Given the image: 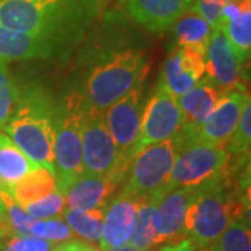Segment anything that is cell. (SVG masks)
Wrapping results in <instances>:
<instances>
[{"label": "cell", "mask_w": 251, "mask_h": 251, "mask_svg": "<svg viewBox=\"0 0 251 251\" xmlns=\"http://www.w3.org/2000/svg\"><path fill=\"white\" fill-rule=\"evenodd\" d=\"M176 155L173 138L150 145L135 153L127 175L128 180L122 193L138 198H150L165 193Z\"/></svg>", "instance_id": "obj_8"}, {"label": "cell", "mask_w": 251, "mask_h": 251, "mask_svg": "<svg viewBox=\"0 0 251 251\" xmlns=\"http://www.w3.org/2000/svg\"><path fill=\"white\" fill-rule=\"evenodd\" d=\"M18 90L11 80L7 62L0 59V130L7 125L14 112Z\"/></svg>", "instance_id": "obj_28"}, {"label": "cell", "mask_w": 251, "mask_h": 251, "mask_svg": "<svg viewBox=\"0 0 251 251\" xmlns=\"http://www.w3.org/2000/svg\"><path fill=\"white\" fill-rule=\"evenodd\" d=\"M232 168V155L225 147L196 144L176 155L166 191L198 187L225 175Z\"/></svg>", "instance_id": "obj_9"}, {"label": "cell", "mask_w": 251, "mask_h": 251, "mask_svg": "<svg viewBox=\"0 0 251 251\" xmlns=\"http://www.w3.org/2000/svg\"><path fill=\"white\" fill-rule=\"evenodd\" d=\"M246 212V200L237 194L232 168L225 175L196 187L186 215V236L208 247L224 233L232 221Z\"/></svg>", "instance_id": "obj_4"}, {"label": "cell", "mask_w": 251, "mask_h": 251, "mask_svg": "<svg viewBox=\"0 0 251 251\" xmlns=\"http://www.w3.org/2000/svg\"><path fill=\"white\" fill-rule=\"evenodd\" d=\"M103 208L80 211V209H64L63 216L73 233L92 243H99L105 218Z\"/></svg>", "instance_id": "obj_25"}, {"label": "cell", "mask_w": 251, "mask_h": 251, "mask_svg": "<svg viewBox=\"0 0 251 251\" xmlns=\"http://www.w3.org/2000/svg\"><path fill=\"white\" fill-rule=\"evenodd\" d=\"M196 187H181L166 191L155 206L152 216L156 246L173 244L186 239V215Z\"/></svg>", "instance_id": "obj_14"}, {"label": "cell", "mask_w": 251, "mask_h": 251, "mask_svg": "<svg viewBox=\"0 0 251 251\" xmlns=\"http://www.w3.org/2000/svg\"><path fill=\"white\" fill-rule=\"evenodd\" d=\"M53 244L29 234L11 233L6 236V242H0V251H50Z\"/></svg>", "instance_id": "obj_32"}, {"label": "cell", "mask_w": 251, "mask_h": 251, "mask_svg": "<svg viewBox=\"0 0 251 251\" xmlns=\"http://www.w3.org/2000/svg\"><path fill=\"white\" fill-rule=\"evenodd\" d=\"M161 251H209L208 247H202L196 242H193L191 239H183L179 243H173V244H165L161 249Z\"/></svg>", "instance_id": "obj_34"}, {"label": "cell", "mask_w": 251, "mask_h": 251, "mask_svg": "<svg viewBox=\"0 0 251 251\" xmlns=\"http://www.w3.org/2000/svg\"><path fill=\"white\" fill-rule=\"evenodd\" d=\"M35 168H38L35 162L31 161L9 135L0 131V191L10 196L11 188Z\"/></svg>", "instance_id": "obj_21"}, {"label": "cell", "mask_w": 251, "mask_h": 251, "mask_svg": "<svg viewBox=\"0 0 251 251\" xmlns=\"http://www.w3.org/2000/svg\"><path fill=\"white\" fill-rule=\"evenodd\" d=\"M184 125L177 98H175L161 82L145 103L141 117L140 135L135 143L134 155L144 148L171 140Z\"/></svg>", "instance_id": "obj_10"}, {"label": "cell", "mask_w": 251, "mask_h": 251, "mask_svg": "<svg viewBox=\"0 0 251 251\" xmlns=\"http://www.w3.org/2000/svg\"><path fill=\"white\" fill-rule=\"evenodd\" d=\"M57 190L56 176L46 168L38 166L11 188L10 196L21 206L36 201Z\"/></svg>", "instance_id": "obj_23"}, {"label": "cell", "mask_w": 251, "mask_h": 251, "mask_svg": "<svg viewBox=\"0 0 251 251\" xmlns=\"http://www.w3.org/2000/svg\"><path fill=\"white\" fill-rule=\"evenodd\" d=\"M99 0H0V27L78 45L100 13Z\"/></svg>", "instance_id": "obj_1"}, {"label": "cell", "mask_w": 251, "mask_h": 251, "mask_svg": "<svg viewBox=\"0 0 251 251\" xmlns=\"http://www.w3.org/2000/svg\"><path fill=\"white\" fill-rule=\"evenodd\" d=\"M232 0H194L193 9L197 11L201 17L212 28L216 24L218 18L224 9Z\"/></svg>", "instance_id": "obj_33"}, {"label": "cell", "mask_w": 251, "mask_h": 251, "mask_svg": "<svg viewBox=\"0 0 251 251\" xmlns=\"http://www.w3.org/2000/svg\"><path fill=\"white\" fill-rule=\"evenodd\" d=\"M75 45L52 36L10 31L0 27V59L35 60L63 59L72 53Z\"/></svg>", "instance_id": "obj_12"}, {"label": "cell", "mask_w": 251, "mask_h": 251, "mask_svg": "<svg viewBox=\"0 0 251 251\" xmlns=\"http://www.w3.org/2000/svg\"><path fill=\"white\" fill-rule=\"evenodd\" d=\"M109 251H141V250H138V249H134V247H131V246L126 244V246H123V247L113 249V250H109Z\"/></svg>", "instance_id": "obj_38"}, {"label": "cell", "mask_w": 251, "mask_h": 251, "mask_svg": "<svg viewBox=\"0 0 251 251\" xmlns=\"http://www.w3.org/2000/svg\"><path fill=\"white\" fill-rule=\"evenodd\" d=\"M243 66L221 28H211L205 53V77L224 92L243 91Z\"/></svg>", "instance_id": "obj_13"}, {"label": "cell", "mask_w": 251, "mask_h": 251, "mask_svg": "<svg viewBox=\"0 0 251 251\" xmlns=\"http://www.w3.org/2000/svg\"><path fill=\"white\" fill-rule=\"evenodd\" d=\"M247 102H250L249 92L236 90L226 92L219 105L202 125L198 127L183 125L179 133L173 137L176 153L196 144L225 147L233 135Z\"/></svg>", "instance_id": "obj_6"}, {"label": "cell", "mask_w": 251, "mask_h": 251, "mask_svg": "<svg viewBox=\"0 0 251 251\" xmlns=\"http://www.w3.org/2000/svg\"><path fill=\"white\" fill-rule=\"evenodd\" d=\"M250 138H251V106L250 102L246 103L243 109L240 120L234 130L233 135L225 145L227 152L232 156L249 158L250 155Z\"/></svg>", "instance_id": "obj_27"}, {"label": "cell", "mask_w": 251, "mask_h": 251, "mask_svg": "<svg viewBox=\"0 0 251 251\" xmlns=\"http://www.w3.org/2000/svg\"><path fill=\"white\" fill-rule=\"evenodd\" d=\"M105 1H106V0H99V3H100V6H102V4H103Z\"/></svg>", "instance_id": "obj_39"}, {"label": "cell", "mask_w": 251, "mask_h": 251, "mask_svg": "<svg viewBox=\"0 0 251 251\" xmlns=\"http://www.w3.org/2000/svg\"><path fill=\"white\" fill-rule=\"evenodd\" d=\"M85 110L87 102L78 90L66 92L54 103L53 166L59 193L82 173V126Z\"/></svg>", "instance_id": "obj_5"}, {"label": "cell", "mask_w": 251, "mask_h": 251, "mask_svg": "<svg viewBox=\"0 0 251 251\" xmlns=\"http://www.w3.org/2000/svg\"><path fill=\"white\" fill-rule=\"evenodd\" d=\"M56 100L44 88L31 85L18 91L13 115L3 131L38 166L54 175L53 117Z\"/></svg>", "instance_id": "obj_3"}, {"label": "cell", "mask_w": 251, "mask_h": 251, "mask_svg": "<svg viewBox=\"0 0 251 251\" xmlns=\"http://www.w3.org/2000/svg\"><path fill=\"white\" fill-rule=\"evenodd\" d=\"M150 72V59L138 46H108L88 73L82 95L91 108L105 112L141 85Z\"/></svg>", "instance_id": "obj_2"}, {"label": "cell", "mask_w": 251, "mask_h": 251, "mask_svg": "<svg viewBox=\"0 0 251 251\" xmlns=\"http://www.w3.org/2000/svg\"><path fill=\"white\" fill-rule=\"evenodd\" d=\"M212 28H221L242 64L250 60L251 0H232Z\"/></svg>", "instance_id": "obj_19"}, {"label": "cell", "mask_w": 251, "mask_h": 251, "mask_svg": "<svg viewBox=\"0 0 251 251\" xmlns=\"http://www.w3.org/2000/svg\"><path fill=\"white\" fill-rule=\"evenodd\" d=\"M117 1H119V3H126L127 0H117Z\"/></svg>", "instance_id": "obj_40"}, {"label": "cell", "mask_w": 251, "mask_h": 251, "mask_svg": "<svg viewBox=\"0 0 251 251\" xmlns=\"http://www.w3.org/2000/svg\"><path fill=\"white\" fill-rule=\"evenodd\" d=\"M50 251H72V249H70L69 242H67V243H63V244H60V246H57V247H54V249H52Z\"/></svg>", "instance_id": "obj_37"}, {"label": "cell", "mask_w": 251, "mask_h": 251, "mask_svg": "<svg viewBox=\"0 0 251 251\" xmlns=\"http://www.w3.org/2000/svg\"><path fill=\"white\" fill-rule=\"evenodd\" d=\"M225 94L226 92L219 90L214 82H211L204 75V78L194 88L177 98L184 117V125L193 127L202 125L219 105Z\"/></svg>", "instance_id": "obj_20"}, {"label": "cell", "mask_w": 251, "mask_h": 251, "mask_svg": "<svg viewBox=\"0 0 251 251\" xmlns=\"http://www.w3.org/2000/svg\"><path fill=\"white\" fill-rule=\"evenodd\" d=\"M172 27L175 48H191L201 53H206L211 27L193 7L186 11Z\"/></svg>", "instance_id": "obj_22"}, {"label": "cell", "mask_w": 251, "mask_h": 251, "mask_svg": "<svg viewBox=\"0 0 251 251\" xmlns=\"http://www.w3.org/2000/svg\"><path fill=\"white\" fill-rule=\"evenodd\" d=\"M209 251H251L250 215H243L230 222L224 233L211 246Z\"/></svg>", "instance_id": "obj_26"}, {"label": "cell", "mask_w": 251, "mask_h": 251, "mask_svg": "<svg viewBox=\"0 0 251 251\" xmlns=\"http://www.w3.org/2000/svg\"><path fill=\"white\" fill-rule=\"evenodd\" d=\"M144 198L120 191L105 211L99 246L103 251L113 250L128 244L134 232L138 205Z\"/></svg>", "instance_id": "obj_16"}, {"label": "cell", "mask_w": 251, "mask_h": 251, "mask_svg": "<svg viewBox=\"0 0 251 251\" xmlns=\"http://www.w3.org/2000/svg\"><path fill=\"white\" fill-rule=\"evenodd\" d=\"M194 0H127V13L144 29L159 34L193 7Z\"/></svg>", "instance_id": "obj_18"}, {"label": "cell", "mask_w": 251, "mask_h": 251, "mask_svg": "<svg viewBox=\"0 0 251 251\" xmlns=\"http://www.w3.org/2000/svg\"><path fill=\"white\" fill-rule=\"evenodd\" d=\"M166 193V191H165ZM165 193H159L156 196L150 198H144L138 205V212H137V221H135L134 232L131 234V239L128 242V246L138 249L141 251L151 250L156 246V239H155V230H153L152 216L155 206L158 201Z\"/></svg>", "instance_id": "obj_24"}, {"label": "cell", "mask_w": 251, "mask_h": 251, "mask_svg": "<svg viewBox=\"0 0 251 251\" xmlns=\"http://www.w3.org/2000/svg\"><path fill=\"white\" fill-rule=\"evenodd\" d=\"M0 198L6 208L10 230L14 234H29L31 227L35 224L36 219L29 215L27 211L18 202H16L14 198L9 196L7 193L0 191Z\"/></svg>", "instance_id": "obj_31"}, {"label": "cell", "mask_w": 251, "mask_h": 251, "mask_svg": "<svg viewBox=\"0 0 251 251\" xmlns=\"http://www.w3.org/2000/svg\"><path fill=\"white\" fill-rule=\"evenodd\" d=\"M64 197L56 190L45 197L28 202L23 208L34 219H52L62 215L64 212Z\"/></svg>", "instance_id": "obj_30"}, {"label": "cell", "mask_w": 251, "mask_h": 251, "mask_svg": "<svg viewBox=\"0 0 251 251\" xmlns=\"http://www.w3.org/2000/svg\"><path fill=\"white\" fill-rule=\"evenodd\" d=\"M119 186L120 181L110 176H97L82 172L60 194L64 197L66 209H106Z\"/></svg>", "instance_id": "obj_17"}, {"label": "cell", "mask_w": 251, "mask_h": 251, "mask_svg": "<svg viewBox=\"0 0 251 251\" xmlns=\"http://www.w3.org/2000/svg\"><path fill=\"white\" fill-rule=\"evenodd\" d=\"M29 236H34L42 240L57 243L66 242L73 236L72 229L60 218H52V219H36L35 224L32 225Z\"/></svg>", "instance_id": "obj_29"}, {"label": "cell", "mask_w": 251, "mask_h": 251, "mask_svg": "<svg viewBox=\"0 0 251 251\" xmlns=\"http://www.w3.org/2000/svg\"><path fill=\"white\" fill-rule=\"evenodd\" d=\"M144 106V85L141 84L116 103L109 106L105 113V122L116 144L117 162L115 177L122 183L127 177L130 165L134 158V147L140 135Z\"/></svg>", "instance_id": "obj_7"}, {"label": "cell", "mask_w": 251, "mask_h": 251, "mask_svg": "<svg viewBox=\"0 0 251 251\" xmlns=\"http://www.w3.org/2000/svg\"><path fill=\"white\" fill-rule=\"evenodd\" d=\"M69 246H70L72 251H98V249H95L94 246L82 242V240H72V242H69Z\"/></svg>", "instance_id": "obj_36"}, {"label": "cell", "mask_w": 251, "mask_h": 251, "mask_svg": "<svg viewBox=\"0 0 251 251\" xmlns=\"http://www.w3.org/2000/svg\"><path fill=\"white\" fill-rule=\"evenodd\" d=\"M13 232L10 230L9 221H7V214H6V208L4 204L0 198V239H4L6 236H9Z\"/></svg>", "instance_id": "obj_35"}, {"label": "cell", "mask_w": 251, "mask_h": 251, "mask_svg": "<svg viewBox=\"0 0 251 251\" xmlns=\"http://www.w3.org/2000/svg\"><path fill=\"white\" fill-rule=\"evenodd\" d=\"M205 75V54L191 48H175L163 63L162 85L175 98L194 88Z\"/></svg>", "instance_id": "obj_15"}, {"label": "cell", "mask_w": 251, "mask_h": 251, "mask_svg": "<svg viewBox=\"0 0 251 251\" xmlns=\"http://www.w3.org/2000/svg\"><path fill=\"white\" fill-rule=\"evenodd\" d=\"M116 144L105 122V112L87 105L82 126V172L116 179Z\"/></svg>", "instance_id": "obj_11"}]
</instances>
